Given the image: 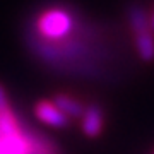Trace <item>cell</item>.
<instances>
[{"instance_id": "obj_5", "label": "cell", "mask_w": 154, "mask_h": 154, "mask_svg": "<svg viewBox=\"0 0 154 154\" xmlns=\"http://www.w3.org/2000/svg\"><path fill=\"white\" fill-rule=\"evenodd\" d=\"M53 103H55L69 118H70V116H82L84 110H86V106H84L79 99L72 98V96H67V94H57L55 98H53Z\"/></svg>"}, {"instance_id": "obj_3", "label": "cell", "mask_w": 154, "mask_h": 154, "mask_svg": "<svg viewBox=\"0 0 154 154\" xmlns=\"http://www.w3.org/2000/svg\"><path fill=\"white\" fill-rule=\"evenodd\" d=\"M34 115L39 122H43L50 127H57V128H63L69 125V116L53 103L48 99H41L34 105Z\"/></svg>"}, {"instance_id": "obj_6", "label": "cell", "mask_w": 154, "mask_h": 154, "mask_svg": "<svg viewBox=\"0 0 154 154\" xmlns=\"http://www.w3.org/2000/svg\"><path fill=\"white\" fill-rule=\"evenodd\" d=\"M151 28H152V31H154V14H152V17H151Z\"/></svg>"}, {"instance_id": "obj_4", "label": "cell", "mask_w": 154, "mask_h": 154, "mask_svg": "<svg viewBox=\"0 0 154 154\" xmlns=\"http://www.w3.org/2000/svg\"><path fill=\"white\" fill-rule=\"evenodd\" d=\"M81 118H82L81 128H82V132L86 134L88 137L94 139L101 134L103 125H105V115H103L101 106H98V105L86 106V110H84Z\"/></svg>"}, {"instance_id": "obj_2", "label": "cell", "mask_w": 154, "mask_h": 154, "mask_svg": "<svg viewBox=\"0 0 154 154\" xmlns=\"http://www.w3.org/2000/svg\"><path fill=\"white\" fill-rule=\"evenodd\" d=\"M130 28L135 36V48L144 62L154 60V31L147 12L137 7L130 12Z\"/></svg>"}, {"instance_id": "obj_1", "label": "cell", "mask_w": 154, "mask_h": 154, "mask_svg": "<svg viewBox=\"0 0 154 154\" xmlns=\"http://www.w3.org/2000/svg\"><path fill=\"white\" fill-rule=\"evenodd\" d=\"M36 28L45 39L63 41L74 28V19L67 11L53 7V9H48L39 14L38 21H36Z\"/></svg>"}]
</instances>
